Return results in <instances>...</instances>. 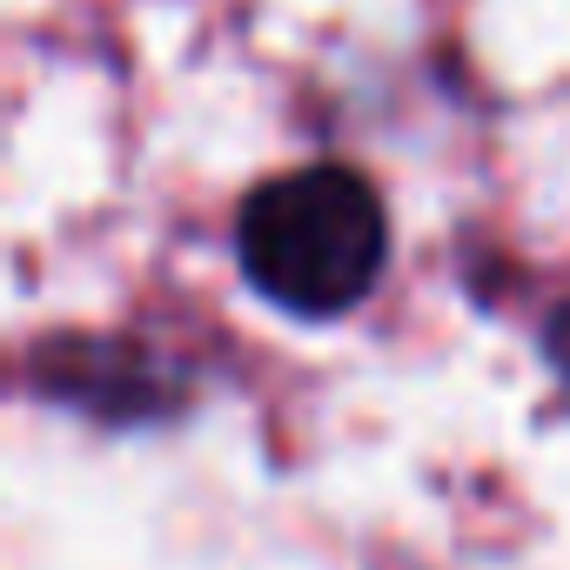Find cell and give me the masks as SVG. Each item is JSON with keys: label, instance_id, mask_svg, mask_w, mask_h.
<instances>
[{"label": "cell", "instance_id": "obj_2", "mask_svg": "<svg viewBox=\"0 0 570 570\" xmlns=\"http://www.w3.org/2000/svg\"><path fill=\"white\" fill-rule=\"evenodd\" d=\"M550 363L570 376V309H557V316H550Z\"/></svg>", "mask_w": 570, "mask_h": 570}, {"label": "cell", "instance_id": "obj_1", "mask_svg": "<svg viewBox=\"0 0 570 570\" xmlns=\"http://www.w3.org/2000/svg\"><path fill=\"white\" fill-rule=\"evenodd\" d=\"M235 255L255 296L289 316L356 309L390 255V222L356 168H289L262 181L235 215Z\"/></svg>", "mask_w": 570, "mask_h": 570}]
</instances>
